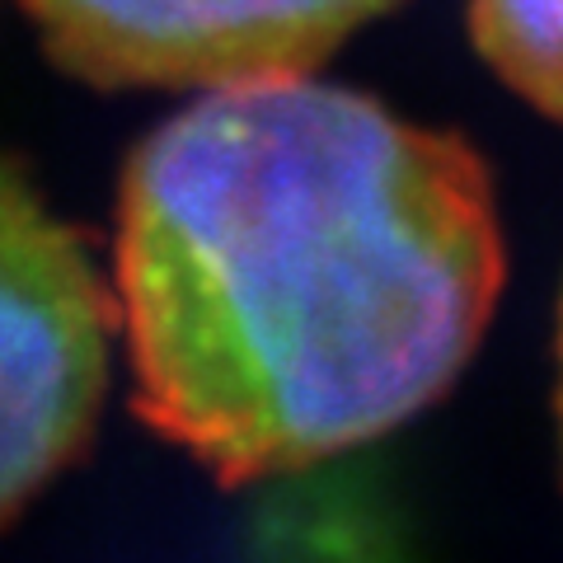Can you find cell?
<instances>
[{
	"mask_svg": "<svg viewBox=\"0 0 563 563\" xmlns=\"http://www.w3.org/2000/svg\"><path fill=\"white\" fill-rule=\"evenodd\" d=\"M470 141L357 90H198L118 188L136 409L225 484L306 470L451 390L503 291Z\"/></svg>",
	"mask_w": 563,
	"mask_h": 563,
	"instance_id": "1",
	"label": "cell"
},
{
	"mask_svg": "<svg viewBox=\"0 0 563 563\" xmlns=\"http://www.w3.org/2000/svg\"><path fill=\"white\" fill-rule=\"evenodd\" d=\"M470 33L526 103L563 122V0H470Z\"/></svg>",
	"mask_w": 563,
	"mask_h": 563,
	"instance_id": "4",
	"label": "cell"
},
{
	"mask_svg": "<svg viewBox=\"0 0 563 563\" xmlns=\"http://www.w3.org/2000/svg\"><path fill=\"white\" fill-rule=\"evenodd\" d=\"M559 422H563V320H559Z\"/></svg>",
	"mask_w": 563,
	"mask_h": 563,
	"instance_id": "5",
	"label": "cell"
},
{
	"mask_svg": "<svg viewBox=\"0 0 563 563\" xmlns=\"http://www.w3.org/2000/svg\"><path fill=\"white\" fill-rule=\"evenodd\" d=\"M47 52L113 90L310 76L399 0H20Z\"/></svg>",
	"mask_w": 563,
	"mask_h": 563,
	"instance_id": "3",
	"label": "cell"
},
{
	"mask_svg": "<svg viewBox=\"0 0 563 563\" xmlns=\"http://www.w3.org/2000/svg\"><path fill=\"white\" fill-rule=\"evenodd\" d=\"M113 301L85 240L0 155V526L95 432Z\"/></svg>",
	"mask_w": 563,
	"mask_h": 563,
	"instance_id": "2",
	"label": "cell"
}]
</instances>
